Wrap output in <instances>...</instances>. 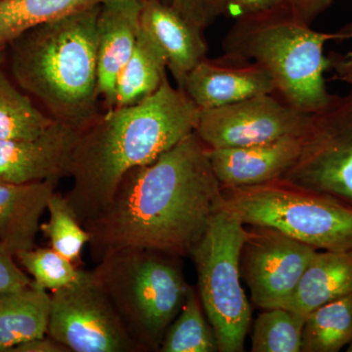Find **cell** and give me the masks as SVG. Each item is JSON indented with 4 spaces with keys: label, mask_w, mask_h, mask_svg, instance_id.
Listing matches in <instances>:
<instances>
[{
    "label": "cell",
    "mask_w": 352,
    "mask_h": 352,
    "mask_svg": "<svg viewBox=\"0 0 352 352\" xmlns=\"http://www.w3.org/2000/svg\"><path fill=\"white\" fill-rule=\"evenodd\" d=\"M222 203L221 185L196 132L132 168L112 201L83 227L95 263L126 249L190 256Z\"/></svg>",
    "instance_id": "6da1fadb"
},
{
    "label": "cell",
    "mask_w": 352,
    "mask_h": 352,
    "mask_svg": "<svg viewBox=\"0 0 352 352\" xmlns=\"http://www.w3.org/2000/svg\"><path fill=\"white\" fill-rule=\"evenodd\" d=\"M200 110L164 78L151 96L99 113L80 131L65 198L83 226L105 210L124 176L195 132Z\"/></svg>",
    "instance_id": "7a4b0ae2"
},
{
    "label": "cell",
    "mask_w": 352,
    "mask_h": 352,
    "mask_svg": "<svg viewBox=\"0 0 352 352\" xmlns=\"http://www.w3.org/2000/svg\"><path fill=\"white\" fill-rule=\"evenodd\" d=\"M101 6L32 28L8 45L17 85L51 118L80 129L99 115L97 19Z\"/></svg>",
    "instance_id": "3957f363"
},
{
    "label": "cell",
    "mask_w": 352,
    "mask_h": 352,
    "mask_svg": "<svg viewBox=\"0 0 352 352\" xmlns=\"http://www.w3.org/2000/svg\"><path fill=\"white\" fill-rule=\"evenodd\" d=\"M332 32H317L286 12L237 18L222 43L223 52L256 62L272 78L275 94L303 113H315L332 98L326 85L330 69L325 44Z\"/></svg>",
    "instance_id": "277c9868"
},
{
    "label": "cell",
    "mask_w": 352,
    "mask_h": 352,
    "mask_svg": "<svg viewBox=\"0 0 352 352\" xmlns=\"http://www.w3.org/2000/svg\"><path fill=\"white\" fill-rule=\"evenodd\" d=\"M175 256L147 250L113 252L92 274L140 351H159L190 286Z\"/></svg>",
    "instance_id": "5b68a950"
},
{
    "label": "cell",
    "mask_w": 352,
    "mask_h": 352,
    "mask_svg": "<svg viewBox=\"0 0 352 352\" xmlns=\"http://www.w3.org/2000/svg\"><path fill=\"white\" fill-rule=\"evenodd\" d=\"M221 207L245 226L267 227L321 251L352 250V207L281 180L221 187Z\"/></svg>",
    "instance_id": "8992f818"
},
{
    "label": "cell",
    "mask_w": 352,
    "mask_h": 352,
    "mask_svg": "<svg viewBox=\"0 0 352 352\" xmlns=\"http://www.w3.org/2000/svg\"><path fill=\"white\" fill-rule=\"evenodd\" d=\"M248 229L220 207L190 256L198 274L199 296L220 352L244 351L251 305L240 282L241 256Z\"/></svg>",
    "instance_id": "52a82bcc"
},
{
    "label": "cell",
    "mask_w": 352,
    "mask_h": 352,
    "mask_svg": "<svg viewBox=\"0 0 352 352\" xmlns=\"http://www.w3.org/2000/svg\"><path fill=\"white\" fill-rule=\"evenodd\" d=\"M279 180L352 207V88L310 115L300 156Z\"/></svg>",
    "instance_id": "ba28073f"
},
{
    "label": "cell",
    "mask_w": 352,
    "mask_h": 352,
    "mask_svg": "<svg viewBox=\"0 0 352 352\" xmlns=\"http://www.w3.org/2000/svg\"><path fill=\"white\" fill-rule=\"evenodd\" d=\"M47 336L71 352H141L91 270L52 292Z\"/></svg>",
    "instance_id": "9c48e42d"
},
{
    "label": "cell",
    "mask_w": 352,
    "mask_h": 352,
    "mask_svg": "<svg viewBox=\"0 0 352 352\" xmlns=\"http://www.w3.org/2000/svg\"><path fill=\"white\" fill-rule=\"evenodd\" d=\"M309 117L276 94H263L200 110L195 132L208 149L247 147L302 136Z\"/></svg>",
    "instance_id": "30bf717a"
},
{
    "label": "cell",
    "mask_w": 352,
    "mask_h": 352,
    "mask_svg": "<svg viewBox=\"0 0 352 352\" xmlns=\"http://www.w3.org/2000/svg\"><path fill=\"white\" fill-rule=\"evenodd\" d=\"M317 250L285 234L251 226L241 265L256 307H281L295 291Z\"/></svg>",
    "instance_id": "8fae6325"
},
{
    "label": "cell",
    "mask_w": 352,
    "mask_h": 352,
    "mask_svg": "<svg viewBox=\"0 0 352 352\" xmlns=\"http://www.w3.org/2000/svg\"><path fill=\"white\" fill-rule=\"evenodd\" d=\"M80 131L55 120L38 138L0 140V182L56 185L62 178L69 177Z\"/></svg>",
    "instance_id": "7c38bea8"
},
{
    "label": "cell",
    "mask_w": 352,
    "mask_h": 352,
    "mask_svg": "<svg viewBox=\"0 0 352 352\" xmlns=\"http://www.w3.org/2000/svg\"><path fill=\"white\" fill-rule=\"evenodd\" d=\"M182 89L199 108L207 110L263 94H275L270 74L256 62L231 53L205 58L187 75Z\"/></svg>",
    "instance_id": "4fadbf2b"
},
{
    "label": "cell",
    "mask_w": 352,
    "mask_h": 352,
    "mask_svg": "<svg viewBox=\"0 0 352 352\" xmlns=\"http://www.w3.org/2000/svg\"><path fill=\"white\" fill-rule=\"evenodd\" d=\"M145 1V0H144ZM143 0H111L97 19L98 95L107 110L115 106L116 82L141 31Z\"/></svg>",
    "instance_id": "5bb4252c"
},
{
    "label": "cell",
    "mask_w": 352,
    "mask_h": 352,
    "mask_svg": "<svg viewBox=\"0 0 352 352\" xmlns=\"http://www.w3.org/2000/svg\"><path fill=\"white\" fill-rule=\"evenodd\" d=\"M302 136H289L264 144L208 149L221 187L254 186L279 179L300 156Z\"/></svg>",
    "instance_id": "9a60e30c"
},
{
    "label": "cell",
    "mask_w": 352,
    "mask_h": 352,
    "mask_svg": "<svg viewBox=\"0 0 352 352\" xmlns=\"http://www.w3.org/2000/svg\"><path fill=\"white\" fill-rule=\"evenodd\" d=\"M141 27L163 52L166 68L182 88L190 72L207 58L205 30L162 0L143 2Z\"/></svg>",
    "instance_id": "2e32d148"
},
{
    "label": "cell",
    "mask_w": 352,
    "mask_h": 352,
    "mask_svg": "<svg viewBox=\"0 0 352 352\" xmlns=\"http://www.w3.org/2000/svg\"><path fill=\"white\" fill-rule=\"evenodd\" d=\"M55 186L50 182H0V244L12 256L36 248L41 219Z\"/></svg>",
    "instance_id": "e0dca14e"
},
{
    "label": "cell",
    "mask_w": 352,
    "mask_h": 352,
    "mask_svg": "<svg viewBox=\"0 0 352 352\" xmlns=\"http://www.w3.org/2000/svg\"><path fill=\"white\" fill-rule=\"evenodd\" d=\"M352 295V250L316 252L285 309L307 316L312 310Z\"/></svg>",
    "instance_id": "ac0fdd59"
},
{
    "label": "cell",
    "mask_w": 352,
    "mask_h": 352,
    "mask_svg": "<svg viewBox=\"0 0 352 352\" xmlns=\"http://www.w3.org/2000/svg\"><path fill=\"white\" fill-rule=\"evenodd\" d=\"M34 282V281H32ZM51 295L32 283L0 292V352L47 335Z\"/></svg>",
    "instance_id": "d6986e66"
},
{
    "label": "cell",
    "mask_w": 352,
    "mask_h": 352,
    "mask_svg": "<svg viewBox=\"0 0 352 352\" xmlns=\"http://www.w3.org/2000/svg\"><path fill=\"white\" fill-rule=\"evenodd\" d=\"M166 69L163 52L141 27L133 52L118 76L113 108L134 105L151 96L168 76Z\"/></svg>",
    "instance_id": "ffe728a7"
},
{
    "label": "cell",
    "mask_w": 352,
    "mask_h": 352,
    "mask_svg": "<svg viewBox=\"0 0 352 352\" xmlns=\"http://www.w3.org/2000/svg\"><path fill=\"white\" fill-rule=\"evenodd\" d=\"M108 1L111 0H0V45L8 46L32 28Z\"/></svg>",
    "instance_id": "44dd1931"
},
{
    "label": "cell",
    "mask_w": 352,
    "mask_h": 352,
    "mask_svg": "<svg viewBox=\"0 0 352 352\" xmlns=\"http://www.w3.org/2000/svg\"><path fill=\"white\" fill-rule=\"evenodd\" d=\"M352 340V295L312 310L305 316L302 352H338Z\"/></svg>",
    "instance_id": "7402d4cb"
},
{
    "label": "cell",
    "mask_w": 352,
    "mask_h": 352,
    "mask_svg": "<svg viewBox=\"0 0 352 352\" xmlns=\"http://www.w3.org/2000/svg\"><path fill=\"white\" fill-rule=\"evenodd\" d=\"M54 122L48 113L36 107L0 68V140L38 138Z\"/></svg>",
    "instance_id": "603a6c76"
},
{
    "label": "cell",
    "mask_w": 352,
    "mask_h": 352,
    "mask_svg": "<svg viewBox=\"0 0 352 352\" xmlns=\"http://www.w3.org/2000/svg\"><path fill=\"white\" fill-rule=\"evenodd\" d=\"M203 309L200 296L190 287L182 310L164 333L159 351H219L214 330L206 320Z\"/></svg>",
    "instance_id": "cb8c5ba5"
},
{
    "label": "cell",
    "mask_w": 352,
    "mask_h": 352,
    "mask_svg": "<svg viewBox=\"0 0 352 352\" xmlns=\"http://www.w3.org/2000/svg\"><path fill=\"white\" fill-rule=\"evenodd\" d=\"M305 316L273 307L264 309L254 322L252 352H300Z\"/></svg>",
    "instance_id": "d4e9b609"
},
{
    "label": "cell",
    "mask_w": 352,
    "mask_h": 352,
    "mask_svg": "<svg viewBox=\"0 0 352 352\" xmlns=\"http://www.w3.org/2000/svg\"><path fill=\"white\" fill-rule=\"evenodd\" d=\"M47 210L50 219L41 224V231L50 240L51 248L71 263H82V251L89 242V233L76 219L65 196L54 192Z\"/></svg>",
    "instance_id": "484cf974"
},
{
    "label": "cell",
    "mask_w": 352,
    "mask_h": 352,
    "mask_svg": "<svg viewBox=\"0 0 352 352\" xmlns=\"http://www.w3.org/2000/svg\"><path fill=\"white\" fill-rule=\"evenodd\" d=\"M15 258L39 288L57 291L82 281L87 271L76 267L52 248H34L20 252Z\"/></svg>",
    "instance_id": "4316f807"
},
{
    "label": "cell",
    "mask_w": 352,
    "mask_h": 352,
    "mask_svg": "<svg viewBox=\"0 0 352 352\" xmlns=\"http://www.w3.org/2000/svg\"><path fill=\"white\" fill-rule=\"evenodd\" d=\"M335 0H226V14L233 19L268 12H286L314 24Z\"/></svg>",
    "instance_id": "83f0119b"
},
{
    "label": "cell",
    "mask_w": 352,
    "mask_h": 352,
    "mask_svg": "<svg viewBox=\"0 0 352 352\" xmlns=\"http://www.w3.org/2000/svg\"><path fill=\"white\" fill-rule=\"evenodd\" d=\"M14 258L15 256L0 244V292L22 289L34 283Z\"/></svg>",
    "instance_id": "f1b7e54d"
},
{
    "label": "cell",
    "mask_w": 352,
    "mask_h": 352,
    "mask_svg": "<svg viewBox=\"0 0 352 352\" xmlns=\"http://www.w3.org/2000/svg\"><path fill=\"white\" fill-rule=\"evenodd\" d=\"M206 28L226 14V0H189Z\"/></svg>",
    "instance_id": "f546056e"
},
{
    "label": "cell",
    "mask_w": 352,
    "mask_h": 352,
    "mask_svg": "<svg viewBox=\"0 0 352 352\" xmlns=\"http://www.w3.org/2000/svg\"><path fill=\"white\" fill-rule=\"evenodd\" d=\"M330 69L333 78L352 88V51L346 53H332L329 56Z\"/></svg>",
    "instance_id": "4dcf8cb0"
},
{
    "label": "cell",
    "mask_w": 352,
    "mask_h": 352,
    "mask_svg": "<svg viewBox=\"0 0 352 352\" xmlns=\"http://www.w3.org/2000/svg\"><path fill=\"white\" fill-rule=\"evenodd\" d=\"M11 352H71V351L68 347L46 335L45 337L28 340L18 344Z\"/></svg>",
    "instance_id": "1f68e13d"
},
{
    "label": "cell",
    "mask_w": 352,
    "mask_h": 352,
    "mask_svg": "<svg viewBox=\"0 0 352 352\" xmlns=\"http://www.w3.org/2000/svg\"><path fill=\"white\" fill-rule=\"evenodd\" d=\"M162 1L173 7V9H175V10L178 11L180 14H182L187 19L195 23V24L201 27V29H204V27H205L200 17H199L198 14H197L195 9H194L193 6L190 3L189 0H162ZM204 30H206V28Z\"/></svg>",
    "instance_id": "d6a6232c"
},
{
    "label": "cell",
    "mask_w": 352,
    "mask_h": 352,
    "mask_svg": "<svg viewBox=\"0 0 352 352\" xmlns=\"http://www.w3.org/2000/svg\"><path fill=\"white\" fill-rule=\"evenodd\" d=\"M333 41H346L352 39V20L342 25L337 32H332Z\"/></svg>",
    "instance_id": "836d02e7"
},
{
    "label": "cell",
    "mask_w": 352,
    "mask_h": 352,
    "mask_svg": "<svg viewBox=\"0 0 352 352\" xmlns=\"http://www.w3.org/2000/svg\"><path fill=\"white\" fill-rule=\"evenodd\" d=\"M7 52H8V46L0 45V68H1L2 64L6 62Z\"/></svg>",
    "instance_id": "e575fe53"
},
{
    "label": "cell",
    "mask_w": 352,
    "mask_h": 352,
    "mask_svg": "<svg viewBox=\"0 0 352 352\" xmlns=\"http://www.w3.org/2000/svg\"><path fill=\"white\" fill-rule=\"evenodd\" d=\"M346 351L347 352H352V340L351 342H349V344L346 346Z\"/></svg>",
    "instance_id": "d590c367"
}]
</instances>
